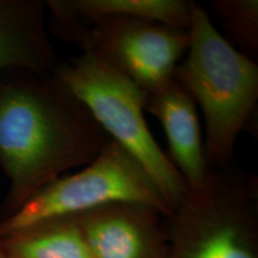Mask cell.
<instances>
[{"label": "cell", "instance_id": "6da1fadb", "mask_svg": "<svg viewBox=\"0 0 258 258\" xmlns=\"http://www.w3.org/2000/svg\"><path fill=\"white\" fill-rule=\"evenodd\" d=\"M110 137L53 74L0 76V169L9 191L0 220L66 171L92 163Z\"/></svg>", "mask_w": 258, "mask_h": 258}, {"label": "cell", "instance_id": "7a4b0ae2", "mask_svg": "<svg viewBox=\"0 0 258 258\" xmlns=\"http://www.w3.org/2000/svg\"><path fill=\"white\" fill-rule=\"evenodd\" d=\"M173 78L199 104L205 121L206 160L211 169L232 163L238 137L253 124L258 103V64L215 28L192 2L189 46Z\"/></svg>", "mask_w": 258, "mask_h": 258}, {"label": "cell", "instance_id": "3957f363", "mask_svg": "<svg viewBox=\"0 0 258 258\" xmlns=\"http://www.w3.org/2000/svg\"><path fill=\"white\" fill-rule=\"evenodd\" d=\"M51 74L88 108L111 140L144 166L173 213L188 188L148 128L143 90L93 53L59 62Z\"/></svg>", "mask_w": 258, "mask_h": 258}, {"label": "cell", "instance_id": "277c9868", "mask_svg": "<svg viewBox=\"0 0 258 258\" xmlns=\"http://www.w3.org/2000/svg\"><path fill=\"white\" fill-rule=\"evenodd\" d=\"M169 258H258V184L231 164L211 169L167 218Z\"/></svg>", "mask_w": 258, "mask_h": 258}, {"label": "cell", "instance_id": "5b68a950", "mask_svg": "<svg viewBox=\"0 0 258 258\" xmlns=\"http://www.w3.org/2000/svg\"><path fill=\"white\" fill-rule=\"evenodd\" d=\"M116 202L151 206L167 218L172 214L144 166L111 140L92 163L73 175L61 176L2 219L0 238L49 219L76 217Z\"/></svg>", "mask_w": 258, "mask_h": 258}, {"label": "cell", "instance_id": "8992f818", "mask_svg": "<svg viewBox=\"0 0 258 258\" xmlns=\"http://www.w3.org/2000/svg\"><path fill=\"white\" fill-rule=\"evenodd\" d=\"M48 24L61 40L82 53L103 57L144 92L173 77L189 46V30L129 17L80 22L48 12Z\"/></svg>", "mask_w": 258, "mask_h": 258}, {"label": "cell", "instance_id": "52a82bcc", "mask_svg": "<svg viewBox=\"0 0 258 258\" xmlns=\"http://www.w3.org/2000/svg\"><path fill=\"white\" fill-rule=\"evenodd\" d=\"M74 218L90 258H169L167 217L151 206L109 203Z\"/></svg>", "mask_w": 258, "mask_h": 258}, {"label": "cell", "instance_id": "ba28073f", "mask_svg": "<svg viewBox=\"0 0 258 258\" xmlns=\"http://www.w3.org/2000/svg\"><path fill=\"white\" fill-rule=\"evenodd\" d=\"M145 110L159 120L169 143V159L188 191L202 188L211 167L206 160L196 103L177 80L145 92Z\"/></svg>", "mask_w": 258, "mask_h": 258}, {"label": "cell", "instance_id": "9c48e42d", "mask_svg": "<svg viewBox=\"0 0 258 258\" xmlns=\"http://www.w3.org/2000/svg\"><path fill=\"white\" fill-rule=\"evenodd\" d=\"M59 62L49 36L47 3L0 0V76L10 71L51 74Z\"/></svg>", "mask_w": 258, "mask_h": 258}, {"label": "cell", "instance_id": "30bf717a", "mask_svg": "<svg viewBox=\"0 0 258 258\" xmlns=\"http://www.w3.org/2000/svg\"><path fill=\"white\" fill-rule=\"evenodd\" d=\"M46 3L48 12L80 22L129 17L185 30H189L191 23L190 0H48Z\"/></svg>", "mask_w": 258, "mask_h": 258}, {"label": "cell", "instance_id": "8fae6325", "mask_svg": "<svg viewBox=\"0 0 258 258\" xmlns=\"http://www.w3.org/2000/svg\"><path fill=\"white\" fill-rule=\"evenodd\" d=\"M4 258H90L74 217L49 219L0 238Z\"/></svg>", "mask_w": 258, "mask_h": 258}, {"label": "cell", "instance_id": "7c38bea8", "mask_svg": "<svg viewBox=\"0 0 258 258\" xmlns=\"http://www.w3.org/2000/svg\"><path fill=\"white\" fill-rule=\"evenodd\" d=\"M209 9L227 35L226 40L244 55L256 61L258 56L257 0H212Z\"/></svg>", "mask_w": 258, "mask_h": 258}, {"label": "cell", "instance_id": "4fadbf2b", "mask_svg": "<svg viewBox=\"0 0 258 258\" xmlns=\"http://www.w3.org/2000/svg\"><path fill=\"white\" fill-rule=\"evenodd\" d=\"M0 258H4V257H3V254H2V253H0Z\"/></svg>", "mask_w": 258, "mask_h": 258}]
</instances>
